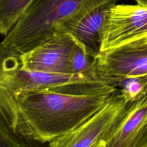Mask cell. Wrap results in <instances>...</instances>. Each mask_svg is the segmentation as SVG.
<instances>
[{
	"label": "cell",
	"instance_id": "6da1fadb",
	"mask_svg": "<svg viewBox=\"0 0 147 147\" xmlns=\"http://www.w3.org/2000/svg\"><path fill=\"white\" fill-rule=\"evenodd\" d=\"M118 89L102 80L24 90L14 98L11 131L44 144L94 115Z\"/></svg>",
	"mask_w": 147,
	"mask_h": 147
},
{
	"label": "cell",
	"instance_id": "7a4b0ae2",
	"mask_svg": "<svg viewBox=\"0 0 147 147\" xmlns=\"http://www.w3.org/2000/svg\"><path fill=\"white\" fill-rule=\"evenodd\" d=\"M118 0H34L2 41L19 54L41 44L55 28L80 11Z\"/></svg>",
	"mask_w": 147,
	"mask_h": 147
},
{
	"label": "cell",
	"instance_id": "3957f363",
	"mask_svg": "<svg viewBox=\"0 0 147 147\" xmlns=\"http://www.w3.org/2000/svg\"><path fill=\"white\" fill-rule=\"evenodd\" d=\"M62 77L22 68L20 54L0 42V126L11 131L14 111V98L24 90L60 84Z\"/></svg>",
	"mask_w": 147,
	"mask_h": 147
},
{
	"label": "cell",
	"instance_id": "277c9868",
	"mask_svg": "<svg viewBox=\"0 0 147 147\" xmlns=\"http://www.w3.org/2000/svg\"><path fill=\"white\" fill-rule=\"evenodd\" d=\"M96 70L103 82L114 87L125 79L147 76V37L101 52L96 59Z\"/></svg>",
	"mask_w": 147,
	"mask_h": 147
},
{
	"label": "cell",
	"instance_id": "5b68a950",
	"mask_svg": "<svg viewBox=\"0 0 147 147\" xmlns=\"http://www.w3.org/2000/svg\"><path fill=\"white\" fill-rule=\"evenodd\" d=\"M129 101L121 91H116L94 115L75 129L49 142V147H90L98 140H105Z\"/></svg>",
	"mask_w": 147,
	"mask_h": 147
},
{
	"label": "cell",
	"instance_id": "8992f818",
	"mask_svg": "<svg viewBox=\"0 0 147 147\" xmlns=\"http://www.w3.org/2000/svg\"><path fill=\"white\" fill-rule=\"evenodd\" d=\"M147 36V7L117 5L107 12L100 52Z\"/></svg>",
	"mask_w": 147,
	"mask_h": 147
},
{
	"label": "cell",
	"instance_id": "52a82bcc",
	"mask_svg": "<svg viewBox=\"0 0 147 147\" xmlns=\"http://www.w3.org/2000/svg\"><path fill=\"white\" fill-rule=\"evenodd\" d=\"M76 40L68 32H57L46 41L20 55L22 68L51 74H72L71 51Z\"/></svg>",
	"mask_w": 147,
	"mask_h": 147
},
{
	"label": "cell",
	"instance_id": "ba28073f",
	"mask_svg": "<svg viewBox=\"0 0 147 147\" xmlns=\"http://www.w3.org/2000/svg\"><path fill=\"white\" fill-rule=\"evenodd\" d=\"M104 142L105 147H147V93L130 100Z\"/></svg>",
	"mask_w": 147,
	"mask_h": 147
},
{
	"label": "cell",
	"instance_id": "9c48e42d",
	"mask_svg": "<svg viewBox=\"0 0 147 147\" xmlns=\"http://www.w3.org/2000/svg\"><path fill=\"white\" fill-rule=\"evenodd\" d=\"M115 4V2H107L76 13L58 25L54 34L61 32L71 34L92 56L98 57L100 53L106 14Z\"/></svg>",
	"mask_w": 147,
	"mask_h": 147
},
{
	"label": "cell",
	"instance_id": "30bf717a",
	"mask_svg": "<svg viewBox=\"0 0 147 147\" xmlns=\"http://www.w3.org/2000/svg\"><path fill=\"white\" fill-rule=\"evenodd\" d=\"M34 0H0V34L4 37L14 27Z\"/></svg>",
	"mask_w": 147,
	"mask_h": 147
},
{
	"label": "cell",
	"instance_id": "8fae6325",
	"mask_svg": "<svg viewBox=\"0 0 147 147\" xmlns=\"http://www.w3.org/2000/svg\"><path fill=\"white\" fill-rule=\"evenodd\" d=\"M96 59L97 57L92 56L86 47L76 40L70 55L72 73L99 78L96 70Z\"/></svg>",
	"mask_w": 147,
	"mask_h": 147
},
{
	"label": "cell",
	"instance_id": "7c38bea8",
	"mask_svg": "<svg viewBox=\"0 0 147 147\" xmlns=\"http://www.w3.org/2000/svg\"><path fill=\"white\" fill-rule=\"evenodd\" d=\"M121 87V91L129 100H134L144 93H147V76L131 77L118 82L115 87Z\"/></svg>",
	"mask_w": 147,
	"mask_h": 147
},
{
	"label": "cell",
	"instance_id": "4fadbf2b",
	"mask_svg": "<svg viewBox=\"0 0 147 147\" xmlns=\"http://www.w3.org/2000/svg\"><path fill=\"white\" fill-rule=\"evenodd\" d=\"M22 137L0 126V147H22L20 141Z\"/></svg>",
	"mask_w": 147,
	"mask_h": 147
},
{
	"label": "cell",
	"instance_id": "5bb4252c",
	"mask_svg": "<svg viewBox=\"0 0 147 147\" xmlns=\"http://www.w3.org/2000/svg\"><path fill=\"white\" fill-rule=\"evenodd\" d=\"M90 147H105V142L103 140H100L93 144Z\"/></svg>",
	"mask_w": 147,
	"mask_h": 147
},
{
	"label": "cell",
	"instance_id": "9a60e30c",
	"mask_svg": "<svg viewBox=\"0 0 147 147\" xmlns=\"http://www.w3.org/2000/svg\"><path fill=\"white\" fill-rule=\"evenodd\" d=\"M137 5L147 7V0H135Z\"/></svg>",
	"mask_w": 147,
	"mask_h": 147
},
{
	"label": "cell",
	"instance_id": "2e32d148",
	"mask_svg": "<svg viewBox=\"0 0 147 147\" xmlns=\"http://www.w3.org/2000/svg\"><path fill=\"white\" fill-rule=\"evenodd\" d=\"M146 36V37H147V36Z\"/></svg>",
	"mask_w": 147,
	"mask_h": 147
}]
</instances>
